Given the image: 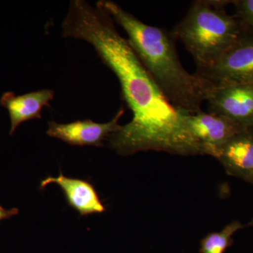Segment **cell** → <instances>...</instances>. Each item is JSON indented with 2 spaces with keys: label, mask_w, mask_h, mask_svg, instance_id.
Masks as SVG:
<instances>
[{
  "label": "cell",
  "mask_w": 253,
  "mask_h": 253,
  "mask_svg": "<svg viewBox=\"0 0 253 253\" xmlns=\"http://www.w3.org/2000/svg\"><path fill=\"white\" fill-rule=\"evenodd\" d=\"M196 74L214 89L253 84V31L245 29L239 39L209 67Z\"/></svg>",
  "instance_id": "cell-4"
},
{
  "label": "cell",
  "mask_w": 253,
  "mask_h": 253,
  "mask_svg": "<svg viewBox=\"0 0 253 253\" xmlns=\"http://www.w3.org/2000/svg\"><path fill=\"white\" fill-rule=\"evenodd\" d=\"M19 212L18 208H11V209L6 210L0 206V221L4 219H10L15 215H17Z\"/></svg>",
  "instance_id": "cell-13"
},
{
  "label": "cell",
  "mask_w": 253,
  "mask_h": 253,
  "mask_svg": "<svg viewBox=\"0 0 253 253\" xmlns=\"http://www.w3.org/2000/svg\"><path fill=\"white\" fill-rule=\"evenodd\" d=\"M61 28L63 38L83 40L94 47L117 77L132 113L130 122L108 137L111 149L124 156L146 151L199 155L186 126V113L169 103L102 6L71 0Z\"/></svg>",
  "instance_id": "cell-1"
},
{
  "label": "cell",
  "mask_w": 253,
  "mask_h": 253,
  "mask_svg": "<svg viewBox=\"0 0 253 253\" xmlns=\"http://www.w3.org/2000/svg\"><path fill=\"white\" fill-rule=\"evenodd\" d=\"M231 4L234 5V15L243 27L253 31V0H235L231 1Z\"/></svg>",
  "instance_id": "cell-12"
},
{
  "label": "cell",
  "mask_w": 253,
  "mask_h": 253,
  "mask_svg": "<svg viewBox=\"0 0 253 253\" xmlns=\"http://www.w3.org/2000/svg\"><path fill=\"white\" fill-rule=\"evenodd\" d=\"M50 184H57L62 189L68 206L77 211L80 216L101 214L106 211V207L90 181L65 176L60 170L59 176H48L42 180L41 189H44Z\"/></svg>",
  "instance_id": "cell-8"
},
{
  "label": "cell",
  "mask_w": 253,
  "mask_h": 253,
  "mask_svg": "<svg viewBox=\"0 0 253 253\" xmlns=\"http://www.w3.org/2000/svg\"><path fill=\"white\" fill-rule=\"evenodd\" d=\"M231 1H195L185 17L170 32L194 58L197 70L209 67L244 31L235 15L226 12Z\"/></svg>",
  "instance_id": "cell-3"
},
{
  "label": "cell",
  "mask_w": 253,
  "mask_h": 253,
  "mask_svg": "<svg viewBox=\"0 0 253 253\" xmlns=\"http://www.w3.org/2000/svg\"><path fill=\"white\" fill-rule=\"evenodd\" d=\"M253 226V219L249 224H243L241 221H231L221 231L212 232L205 236L201 241V253H224L228 248L234 244L232 236L238 231Z\"/></svg>",
  "instance_id": "cell-11"
},
{
  "label": "cell",
  "mask_w": 253,
  "mask_h": 253,
  "mask_svg": "<svg viewBox=\"0 0 253 253\" xmlns=\"http://www.w3.org/2000/svg\"><path fill=\"white\" fill-rule=\"evenodd\" d=\"M246 181H248V182L251 183V184H253V171L252 172H251V174H250L249 177L246 179Z\"/></svg>",
  "instance_id": "cell-14"
},
{
  "label": "cell",
  "mask_w": 253,
  "mask_h": 253,
  "mask_svg": "<svg viewBox=\"0 0 253 253\" xmlns=\"http://www.w3.org/2000/svg\"><path fill=\"white\" fill-rule=\"evenodd\" d=\"M215 158L229 175L246 181L253 171V128L231 138Z\"/></svg>",
  "instance_id": "cell-10"
},
{
  "label": "cell",
  "mask_w": 253,
  "mask_h": 253,
  "mask_svg": "<svg viewBox=\"0 0 253 253\" xmlns=\"http://www.w3.org/2000/svg\"><path fill=\"white\" fill-rule=\"evenodd\" d=\"M184 119L188 131L199 155L217 157L219 150L236 134L246 128L224 116L201 111L185 113Z\"/></svg>",
  "instance_id": "cell-5"
},
{
  "label": "cell",
  "mask_w": 253,
  "mask_h": 253,
  "mask_svg": "<svg viewBox=\"0 0 253 253\" xmlns=\"http://www.w3.org/2000/svg\"><path fill=\"white\" fill-rule=\"evenodd\" d=\"M206 102L208 112L253 128V84L215 88Z\"/></svg>",
  "instance_id": "cell-7"
},
{
  "label": "cell",
  "mask_w": 253,
  "mask_h": 253,
  "mask_svg": "<svg viewBox=\"0 0 253 253\" xmlns=\"http://www.w3.org/2000/svg\"><path fill=\"white\" fill-rule=\"evenodd\" d=\"M97 2L126 32L129 45L169 103L183 113L194 114L202 111L201 105L214 87L184 68L171 33L141 22L114 1Z\"/></svg>",
  "instance_id": "cell-2"
},
{
  "label": "cell",
  "mask_w": 253,
  "mask_h": 253,
  "mask_svg": "<svg viewBox=\"0 0 253 253\" xmlns=\"http://www.w3.org/2000/svg\"><path fill=\"white\" fill-rule=\"evenodd\" d=\"M54 91L49 89L20 96H16L11 91L4 92L0 98V105L9 112L10 135H12L22 123L35 118L41 119L43 108L50 107V101L54 99Z\"/></svg>",
  "instance_id": "cell-9"
},
{
  "label": "cell",
  "mask_w": 253,
  "mask_h": 253,
  "mask_svg": "<svg viewBox=\"0 0 253 253\" xmlns=\"http://www.w3.org/2000/svg\"><path fill=\"white\" fill-rule=\"evenodd\" d=\"M124 113L125 109L121 108L113 120L106 123H95L89 119L67 124L49 121L46 134L72 146L101 147L104 146L103 141L121 129L119 120Z\"/></svg>",
  "instance_id": "cell-6"
}]
</instances>
